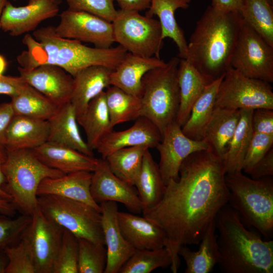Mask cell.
<instances>
[{
  "instance_id": "cell-15",
  "label": "cell",
  "mask_w": 273,
  "mask_h": 273,
  "mask_svg": "<svg viewBox=\"0 0 273 273\" xmlns=\"http://www.w3.org/2000/svg\"><path fill=\"white\" fill-rule=\"evenodd\" d=\"M90 191L93 199L99 204L106 201L119 202L134 213L143 211L136 188L115 175L104 159H99L92 172Z\"/></svg>"
},
{
  "instance_id": "cell-58",
  "label": "cell",
  "mask_w": 273,
  "mask_h": 273,
  "mask_svg": "<svg viewBox=\"0 0 273 273\" xmlns=\"http://www.w3.org/2000/svg\"><path fill=\"white\" fill-rule=\"evenodd\" d=\"M273 0H271V1L272 2Z\"/></svg>"
},
{
  "instance_id": "cell-14",
  "label": "cell",
  "mask_w": 273,
  "mask_h": 273,
  "mask_svg": "<svg viewBox=\"0 0 273 273\" xmlns=\"http://www.w3.org/2000/svg\"><path fill=\"white\" fill-rule=\"evenodd\" d=\"M156 148L160 155L159 170L166 186L170 180L178 178L180 167L187 157L207 150L208 146L204 140H194L186 136L181 127L174 121L163 130L162 140Z\"/></svg>"
},
{
  "instance_id": "cell-48",
  "label": "cell",
  "mask_w": 273,
  "mask_h": 273,
  "mask_svg": "<svg viewBox=\"0 0 273 273\" xmlns=\"http://www.w3.org/2000/svg\"><path fill=\"white\" fill-rule=\"evenodd\" d=\"M253 179H259L273 175L272 148L260 159L248 173Z\"/></svg>"
},
{
  "instance_id": "cell-30",
  "label": "cell",
  "mask_w": 273,
  "mask_h": 273,
  "mask_svg": "<svg viewBox=\"0 0 273 273\" xmlns=\"http://www.w3.org/2000/svg\"><path fill=\"white\" fill-rule=\"evenodd\" d=\"M240 110L215 107L205 128L203 139L210 149L222 158L236 130Z\"/></svg>"
},
{
  "instance_id": "cell-8",
  "label": "cell",
  "mask_w": 273,
  "mask_h": 273,
  "mask_svg": "<svg viewBox=\"0 0 273 273\" xmlns=\"http://www.w3.org/2000/svg\"><path fill=\"white\" fill-rule=\"evenodd\" d=\"M38 208L48 219L77 238L105 244L101 212L84 203L55 195L37 197Z\"/></svg>"
},
{
  "instance_id": "cell-46",
  "label": "cell",
  "mask_w": 273,
  "mask_h": 273,
  "mask_svg": "<svg viewBox=\"0 0 273 273\" xmlns=\"http://www.w3.org/2000/svg\"><path fill=\"white\" fill-rule=\"evenodd\" d=\"M251 121L253 132L273 135V109L253 110Z\"/></svg>"
},
{
  "instance_id": "cell-56",
  "label": "cell",
  "mask_w": 273,
  "mask_h": 273,
  "mask_svg": "<svg viewBox=\"0 0 273 273\" xmlns=\"http://www.w3.org/2000/svg\"><path fill=\"white\" fill-rule=\"evenodd\" d=\"M8 0H0V17L3 11V9ZM1 28V24H0Z\"/></svg>"
},
{
  "instance_id": "cell-5",
  "label": "cell",
  "mask_w": 273,
  "mask_h": 273,
  "mask_svg": "<svg viewBox=\"0 0 273 273\" xmlns=\"http://www.w3.org/2000/svg\"><path fill=\"white\" fill-rule=\"evenodd\" d=\"M228 204L239 214L245 225L253 226L264 237L273 235V179L249 177L242 171L226 173Z\"/></svg>"
},
{
  "instance_id": "cell-1",
  "label": "cell",
  "mask_w": 273,
  "mask_h": 273,
  "mask_svg": "<svg viewBox=\"0 0 273 273\" xmlns=\"http://www.w3.org/2000/svg\"><path fill=\"white\" fill-rule=\"evenodd\" d=\"M225 173L222 158L210 149L195 152L183 162L178 178L166 185L159 202L142 211L164 233L173 273L180 266V247L199 244L210 223L228 203Z\"/></svg>"
},
{
  "instance_id": "cell-57",
  "label": "cell",
  "mask_w": 273,
  "mask_h": 273,
  "mask_svg": "<svg viewBox=\"0 0 273 273\" xmlns=\"http://www.w3.org/2000/svg\"><path fill=\"white\" fill-rule=\"evenodd\" d=\"M56 4L59 5L63 1V0H53Z\"/></svg>"
},
{
  "instance_id": "cell-45",
  "label": "cell",
  "mask_w": 273,
  "mask_h": 273,
  "mask_svg": "<svg viewBox=\"0 0 273 273\" xmlns=\"http://www.w3.org/2000/svg\"><path fill=\"white\" fill-rule=\"evenodd\" d=\"M68 9L97 16L112 22L117 12L114 0H66Z\"/></svg>"
},
{
  "instance_id": "cell-13",
  "label": "cell",
  "mask_w": 273,
  "mask_h": 273,
  "mask_svg": "<svg viewBox=\"0 0 273 273\" xmlns=\"http://www.w3.org/2000/svg\"><path fill=\"white\" fill-rule=\"evenodd\" d=\"M63 231L62 227L47 218L38 207L34 210L22 238L31 250L36 273H52Z\"/></svg>"
},
{
  "instance_id": "cell-23",
  "label": "cell",
  "mask_w": 273,
  "mask_h": 273,
  "mask_svg": "<svg viewBox=\"0 0 273 273\" xmlns=\"http://www.w3.org/2000/svg\"><path fill=\"white\" fill-rule=\"evenodd\" d=\"M117 219L123 236L135 250L165 247L164 234L151 220L144 216L119 211L117 213Z\"/></svg>"
},
{
  "instance_id": "cell-18",
  "label": "cell",
  "mask_w": 273,
  "mask_h": 273,
  "mask_svg": "<svg viewBox=\"0 0 273 273\" xmlns=\"http://www.w3.org/2000/svg\"><path fill=\"white\" fill-rule=\"evenodd\" d=\"M101 206V224L107 250L104 273H118L135 249L127 241L119 226L116 202H103Z\"/></svg>"
},
{
  "instance_id": "cell-24",
  "label": "cell",
  "mask_w": 273,
  "mask_h": 273,
  "mask_svg": "<svg viewBox=\"0 0 273 273\" xmlns=\"http://www.w3.org/2000/svg\"><path fill=\"white\" fill-rule=\"evenodd\" d=\"M48 122V142L69 147L87 156H94L93 150L80 134L75 111L70 102L60 106L57 113Z\"/></svg>"
},
{
  "instance_id": "cell-10",
  "label": "cell",
  "mask_w": 273,
  "mask_h": 273,
  "mask_svg": "<svg viewBox=\"0 0 273 273\" xmlns=\"http://www.w3.org/2000/svg\"><path fill=\"white\" fill-rule=\"evenodd\" d=\"M215 107L229 110L273 109L270 84L247 77L230 67L219 85Z\"/></svg>"
},
{
  "instance_id": "cell-55",
  "label": "cell",
  "mask_w": 273,
  "mask_h": 273,
  "mask_svg": "<svg viewBox=\"0 0 273 273\" xmlns=\"http://www.w3.org/2000/svg\"><path fill=\"white\" fill-rule=\"evenodd\" d=\"M7 67V62L5 58L0 55V75H3Z\"/></svg>"
},
{
  "instance_id": "cell-33",
  "label": "cell",
  "mask_w": 273,
  "mask_h": 273,
  "mask_svg": "<svg viewBox=\"0 0 273 273\" xmlns=\"http://www.w3.org/2000/svg\"><path fill=\"white\" fill-rule=\"evenodd\" d=\"M78 124L84 129L86 142L92 150H96L100 142L113 130L103 91L89 103L85 112Z\"/></svg>"
},
{
  "instance_id": "cell-49",
  "label": "cell",
  "mask_w": 273,
  "mask_h": 273,
  "mask_svg": "<svg viewBox=\"0 0 273 273\" xmlns=\"http://www.w3.org/2000/svg\"><path fill=\"white\" fill-rule=\"evenodd\" d=\"M14 115L10 102L0 104V145L5 147L6 132Z\"/></svg>"
},
{
  "instance_id": "cell-6",
  "label": "cell",
  "mask_w": 273,
  "mask_h": 273,
  "mask_svg": "<svg viewBox=\"0 0 273 273\" xmlns=\"http://www.w3.org/2000/svg\"><path fill=\"white\" fill-rule=\"evenodd\" d=\"M3 170L5 190L12 203L23 214L29 216L38 207L37 191L41 181L65 174L42 163L32 149L7 150Z\"/></svg>"
},
{
  "instance_id": "cell-20",
  "label": "cell",
  "mask_w": 273,
  "mask_h": 273,
  "mask_svg": "<svg viewBox=\"0 0 273 273\" xmlns=\"http://www.w3.org/2000/svg\"><path fill=\"white\" fill-rule=\"evenodd\" d=\"M92 172L79 171L54 178L43 179L37 195H55L84 203L101 212L100 204L93 199L90 191Z\"/></svg>"
},
{
  "instance_id": "cell-44",
  "label": "cell",
  "mask_w": 273,
  "mask_h": 273,
  "mask_svg": "<svg viewBox=\"0 0 273 273\" xmlns=\"http://www.w3.org/2000/svg\"><path fill=\"white\" fill-rule=\"evenodd\" d=\"M272 145L273 135L253 132L246 153L242 171L248 173L272 148Z\"/></svg>"
},
{
  "instance_id": "cell-43",
  "label": "cell",
  "mask_w": 273,
  "mask_h": 273,
  "mask_svg": "<svg viewBox=\"0 0 273 273\" xmlns=\"http://www.w3.org/2000/svg\"><path fill=\"white\" fill-rule=\"evenodd\" d=\"M31 216L22 214L12 219L10 216L0 215V249L12 245L22 238L30 222Z\"/></svg>"
},
{
  "instance_id": "cell-54",
  "label": "cell",
  "mask_w": 273,
  "mask_h": 273,
  "mask_svg": "<svg viewBox=\"0 0 273 273\" xmlns=\"http://www.w3.org/2000/svg\"><path fill=\"white\" fill-rule=\"evenodd\" d=\"M9 259L4 249H0V273H6Z\"/></svg>"
},
{
  "instance_id": "cell-9",
  "label": "cell",
  "mask_w": 273,
  "mask_h": 273,
  "mask_svg": "<svg viewBox=\"0 0 273 273\" xmlns=\"http://www.w3.org/2000/svg\"><path fill=\"white\" fill-rule=\"evenodd\" d=\"M115 42L127 52L144 57H160L163 46L159 20L139 12L117 10L112 22Z\"/></svg>"
},
{
  "instance_id": "cell-22",
  "label": "cell",
  "mask_w": 273,
  "mask_h": 273,
  "mask_svg": "<svg viewBox=\"0 0 273 273\" xmlns=\"http://www.w3.org/2000/svg\"><path fill=\"white\" fill-rule=\"evenodd\" d=\"M160 58L144 57L127 52L123 60L110 74V85L140 98L142 79L149 71L165 64Z\"/></svg>"
},
{
  "instance_id": "cell-12",
  "label": "cell",
  "mask_w": 273,
  "mask_h": 273,
  "mask_svg": "<svg viewBox=\"0 0 273 273\" xmlns=\"http://www.w3.org/2000/svg\"><path fill=\"white\" fill-rule=\"evenodd\" d=\"M60 17L55 31L62 38L90 43L102 49L112 47L115 42L111 22L88 13L69 9L63 11Z\"/></svg>"
},
{
  "instance_id": "cell-16",
  "label": "cell",
  "mask_w": 273,
  "mask_h": 273,
  "mask_svg": "<svg viewBox=\"0 0 273 273\" xmlns=\"http://www.w3.org/2000/svg\"><path fill=\"white\" fill-rule=\"evenodd\" d=\"M59 6L53 0H29L25 6L15 7L7 1L0 17L1 28L13 36L34 31L43 21L58 15Z\"/></svg>"
},
{
  "instance_id": "cell-40",
  "label": "cell",
  "mask_w": 273,
  "mask_h": 273,
  "mask_svg": "<svg viewBox=\"0 0 273 273\" xmlns=\"http://www.w3.org/2000/svg\"><path fill=\"white\" fill-rule=\"evenodd\" d=\"M78 273L104 272L107 263V250L104 244L78 238Z\"/></svg>"
},
{
  "instance_id": "cell-11",
  "label": "cell",
  "mask_w": 273,
  "mask_h": 273,
  "mask_svg": "<svg viewBox=\"0 0 273 273\" xmlns=\"http://www.w3.org/2000/svg\"><path fill=\"white\" fill-rule=\"evenodd\" d=\"M231 67L247 77L273 82V47L243 19Z\"/></svg>"
},
{
  "instance_id": "cell-29",
  "label": "cell",
  "mask_w": 273,
  "mask_h": 273,
  "mask_svg": "<svg viewBox=\"0 0 273 273\" xmlns=\"http://www.w3.org/2000/svg\"><path fill=\"white\" fill-rule=\"evenodd\" d=\"M197 251L181 246L178 252L186 264L185 273H208L220 261L215 219L208 226Z\"/></svg>"
},
{
  "instance_id": "cell-4",
  "label": "cell",
  "mask_w": 273,
  "mask_h": 273,
  "mask_svg": "<svg viewBox=\"0 0 273 273\" xmlns=\"http://www.w3.org/2000/svg\"><path fill=\"white\" fill-rule=\"evenodd\" d=\"M215 223L218 232V264L222 271L272 273V240H263L248 230L238 213L228 203L217 213Z\"/></svg>"
},
{
  "instance_id": "cell-50",
  "label": "cell",
  "mask_w": 273,
  "mask_h": 273,
  "mask_svg": "<svg viewBox=\"0 0 273 273\" xmlns=\"http://www.w3.org/2000/svg\"><path fill=\"white\" fill-rule=\"evenodd\" d=\"M243 4V0H212L210 6L221 12L241 14Z\"/></svg>"
},
{
  "instance_id": "cell-3",
  "label": "cell",
  "mask_w": 273,
  "mask_h": 273,
  "mask_svg": "<svg viewBox=\"0 0 273 273\" xmlns=\"http://www.w3.org/2000/svg\"><path fill=\"white\" fill-rule=\"evenodd\" d=\"M24 43L27 47L23 59L28 69L42 64H52L63 68L73 77L92 66H102L114 70L127 52L121 46L102 49L87 47L81 42L62 38L55 27L35 29Z\"/></svg>"
},
{
  "instance_id": "cell-34",
  "label": "cell",
  "mask_w": 273,
  "mask_h": 273,
  "mask_svg": "<svg viewBox=\"0 0 273 273\" xmlns=\"http://www.w3.org/2000/svg\"><path fill=\"white\" fill-rule=\"evenodd\" d=\"M253 110H240L238 125L222 157L226 173L242 171L245 157L253 132L251 121Z\"/></svg>"
},
{
  "instance_id": "cell-35",
  "label": "cell",
  "mask_w": 273,
  "mask_h": 273,
  "mask_svg": "<svg viewBox=\"0 0 273 273\" xmlns=\"http://www.w3.org/2000/svg\"><path fill=\"white\" fill-rule=\"evenodd\" d=\"M10 103L15 115L43 120L52 118L60 107L28 84Z\"/></svg>"
},
{
  "instance_id": "cell-27",
  "label": "cell",
  "mask_w": 273,
  "mask_h": 273,
  "mask_svg": "<svg viewBox=\"0 0 273 273\" xmlns=\"http://www.w3.org/2000/svg\"><path fill=\"white\" fill-rule=\"evenodd\" d=\"M191 0H151L150 7L146 15L159 18L162 30V38L171 39L176 44L179 58L186 59L188 53V42L184 31L178 24L175 17L178 9H187Z\"/></svg>"
},
{
  "instance_id": "cell-37",
  "label": "cell",
  "mask_w": 273,
  "mask_h": 273,
  "mask_svg": "<svg viewBox=\"0 0 273 273\" xmlns=\"http://www.w3.org/2000/svg\"><path fill=\"white\" fill-rule=\"evenodd\" d=\"M148 149L145 146L124 148L113 152L104 159L115 175L134 186L141 169L144 154Z\"/></svg>"
},
{
  "instance_id": "cell-21",
  "label": "cell",
  "mask_w": 273,
  "mask_h": 273,
  "mask_svg": "<svg viewBox=\"0 0 273 273\" xmlns=\"http://www.w3.org/2000/svg\"><path fill=\"white\" fill-rule=\"evenodd\" d=\"M113 70L102 66H92L80 71L74 78L70 102L74 107L78 123L89 102L110 86Z\"/></svg>"
},
{
  "instance_id": "cell-26",
  "label": "cell",
  "mask_w": 273,
  "mask_h": 273,
  "mask_svg": "<svg viewBox=\"0 0 273 273\" xmlns=\"http://www.w3.org/2000/svg\"><path fill=\"white\" fill-rule=\"evenodd\" d=\"M48 120L15 115L7 129L5 147L8 151L33 149L48 141Z\"/></svg>"
},
{
  "instance_id": "cell-32",
  "label": "cell",
  "mask_w": 273,
  "mask_h": 273,
  "mask_svg": "<svg viewBox=\"0 0 273 273\" xmlns=\"http://www.w3.org/2000/svg\"><path fill=\"white\" fill-rule=\"evenodd\" d=\"M134 186L143 206V211L157 204L165 191V185L157 164L149 149L144 155L142 164Z\"/></svg>"
},
{
  "instance_id": "cell-53",
  "label": "cell",
  "mask_w": 273,
  "mask_h": 273,
  "mask_svg": "<svg viewBox=\"0 0 273 273\" xmlns=\"http://www.w3.org/2000/svg\"><path fill=\"white\" fill-rule=\"evenodd\" d=\"M16 208L12 202L0 200V214L13 216L16 213Z\"/></svg>"
},
{
  "instance_id": "cell-52",
  "label": "cell",
  "mask_w": 273,
  "mask_h": 273,
  "mask_svg": "<svg viewBox=\"0 0 273 273\" xmlns=\"http://www.w3.org/2000/svg\"><path fill=\"white\" fill-rule=\"evenodd\" d=\"M6 158L7 150L4 146L0 145V200L12 202V197L6 192L5 188L6 180L3 170V167Z\"/></svg>"
},
{
  "instance_id": "cell-31",
  "label": "cell",
  "mask_w": 273,
  "mask_h": 273,
  "mask_svg": "<svg viewBox=\"0 0 273 273\" xmlns=\"http://www.w3.org/2000/svg\"><path fill=\"white\" fill-rule=\"evenodd\" d=\"M224 75L208 84L193 104L188 119L181 126L182 131L189 138L203 140L205 128L215 108L217 90Z\"/></svg>"
},
{
  "instance_id": "cell-28",
  "label": "cell",
  "mask_w": 273,
  "mask_h": 273,
  "mask_svg": "<svg viewBox=\"0 0 273 273\" xmlns=\"http://www.w3.org/2000/svg\"><path fill=\"white\" fill-rule=\"evenodd\" d=\"M177 77L180 103L176 122L181 127L188 119L193 104L209 83L192 64L184 58L179 59Z\"/></svg>"
},
{
  "instance_id": "cell-19",
  "label": "cell",
  "mask_w": 273,
  "mask_h": 273,
  "mask_svg": "<svg viewBox=\"0 0 273 273\" xmlns=\"http://www.w3.org/2000/svg\"><path fill=\"white\" fill-rule=\"evenodd\" d=\"M161 140L162 134L157 127L148 118L141 116L129 128L109 132L100 142L96 150L102 158L105 159L113 152L124 148L139 146L156 148Z\"/></svg>"
},
{
  "instance_id": "cell-38",
  "label": "cell",
  "mask_w": 273,
  "mask_h": 273,
  "mask_svg": "<svg viewBox=\"0 0 273 273\" xmlns=\"http://www.w3.org/2000/svg\"><path fill=\"white\" fill-rule=\"evenodd\" d=\"M243 20L273 47V11L268 0H243Z\"/></svg>"
},
{
  "instance_id": "cell-2",
  "label": "cell",
  "mask_w": 273,
  "mask_h": 273,
  "mask_svg": "<svg viewBox=\"0 0 273 273\" xmlns=\"http://www.w3.org/2000/svg\"><path fill=\"white\" fill-rule=\"evenodd\" d=\"M242 23L240 13L221 12L211 6L197 22L186 59L208 83L223 75L231 67Z\"/></svg>"
},
{
  "instance_id": "cell-25",
  "label": "cell",
  "mask_w": 273,
  "mask_h": 273,
  "mask_svg": "<svg viewBox=\"0 0 273 273\" xmlns=\"http://www.w3.org/2000/svg\"><path fill=\"white\" fill-rule=\"evenodd\" d=\"M32 150L44 164L65 174L79 171L93 172L99 161V159L94 156L48 142Z\"/></svg>"
},
{
  "instance_id": "cell-17",
  "label": "cell",
  "mask_w": 273,
  "mask_h": 273,
  "mask_svg": "<svg viewBox=\"0 0 273 273\" xmlns=\"http://www.w3.org/2000/svg\"><path fill=\"white\" fill-rule=\"evenodd\" d=\"M18 69L25 82L59 106L70 102L74 78L63 68L42 64L30 69L21 67Z\"/></svg>"
},
{
  "instance_id": "cell-47",
  "label": "cell",
  "mask_w": 273,
  "mask_h": 273,
  "mask_svg": "<svg viewBox=\"0 0 273 273\" xmlns=\"http://www.w3.org/2000/svg\"><path fill=\"white\" fill-rule=\"evenodd\" d=\"M27 84L20 76L0 75V94L13 97L19 94Z\"/></svg>"
},
{
  "instance_id": "cell-41",
  "label": "cell",
  "mask_w": 273,
  "mask_h": 273,
  "mask_svg": "<svg viewBox=\"0 0 273 273\" xmlns=\"http://www.w3.org/2000/svg\"><path fill=\"white\" fill-rule=\"evenodd\" d=\"M78 238L64 229L61 243L55 258L52 273H78Z\"/></svg>"
},
{
  "instance_id": "cell-51",
  "label": "cell",
  "mask_w": 273,
  "mask_h": 273,
  "mask_svg": "<svg viewBox=\"0 0 273 273\" xmlns=\"http://www.w3.org/2000/svg\"><path fill=\"white\" fill-rule=\"evenodd\" d=\"M116 1L120 10L129 11L141 12L148 10L151 0H114Z\"/></svg>"
},
{
  "instance_id": "cell-36",
  "label": "cell",
  "mask_w": 273,
  "mask_h": 273,
  "mask_svg": "<svg viewBox=\"0 0 273 273\" xmlns=\"http://www.w3.org/2000/svg\"><path fill=\"white\" fill-rule=\"evenodd\" d=\"M105 92L112 127L120 123L135 120L141 116L140 98L113 85L109 86Z\"/></svg>"
},
{
  "instance_id": "cell-39",
  "label": "cell",
  "mask_w": 273,
  "mask_h": 273,
  "mask_svg": "<svg viewBox=\"0 0 273 273\" xmlns=\"http://www.w3.org/2000/svg\"><path fill=\"white\" fill-rule=\"evenodd\" d=\"M171 258L165 247L135 250L119 273H150L156 268L170 266Z\"/></svg>"
},
{
  "instance_id": "cell-7",
  "label": "cell",
  "mask_w": 273,
  "mask_h": 273,
  "mask_svg": "<svg viewBox=\"0 0 273 273\" xmlns=\"http://www.w3.org/2000/svg\"><path fill=\"white\" fill-rule=\"evenodd\" d=\"M179 59L172 57L142 79L141 116L152 121L161 134L165 127L176 121L180 103L177 77Z\"/></svg>"
},
{
  "instance_id": "cell-42",
  "label": "cell",
  "mask_w": 273,
  "mask_h": 273,
  "mask_svg": "<svg viewBox=\"0 0 273 273\" xmlns=\"http://www.w3.org/2000/svg\"><path fill=\"white\" fill-rule=\"evenodd\" d=\"M4 249L9 259L6 273H36L31 250L24 239Z\"/></svg>"
}]
</instances>
